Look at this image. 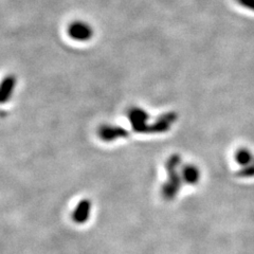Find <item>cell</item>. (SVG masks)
<instances>
[{"instance_id": "obj_1", "label": "cell", "mask_w": 254, "mask_h": 254, "mask_svg": "<svg viewBox=\"0 0 254 254\" xmlns=\"http://www.w3.org/2000/svg\"><path fill=\"white\" fill-rule=\"evenodd\" d=\"M70 33L76 39H87L90 36V29L83 23H76L70 29Z\"/></svg>"}, {"instance_id": "obj_4", "label": "cell", "mask_w": 254, "mask_h": 254, "mask_svg": "<svg viewBox=\"0 0 254 254\" xmlns=\"http://www.w3.org/2000/svg\"><path fill=\"white\" fill-rule=\"evenodd\" d=\"M184 176L189 184H196V182L199 180L200 173L197 168H195V166L190 165L185 170Z\"/></svg>"}, {"instance_id": "obj_5", "label": "cell", "mask_w": 254, "mask_h": 254, "mask_svg": "<svg viewBox=\"0 0 254 254\" xmlns=\"http://www.w3.org/2000/svg\"><path fill=\"white\" fill-rule=\"evenodd\" d=\"M236 1L245 9L254 12V0H236Z\"/></svg>"}, {"instance_id": "obj_2", "label": "cell", "mask_w": 254, "mask_h": 254, "mask_svg": "<svg viewBox=\"0 0 254 254\" xmlns=\"http://www.w3.org/2000/svg\"><path fill=\"white\" fill-rule=\"evenodd\" d=\"M235 161L242 166H247L253 161V156L247 148L238 149L235 153Z\"/></svg>"}, {"instance_id": "obj_3", "label": "cell", "mask_w": 254, "mask_h": 254, "mask_svg": "<svg viewBox=\"0 0 254 254\" xmlns=\"http://www.w3.org/2000/svg\"><path fill=\"white\" fill-rule=\"evenodd\" d=\"M89 216V204L88 202H82L79 204L78 208L75 210L74 213V221L78 222V224H83L87 220Z\"/></svg>"}]
</instances>
